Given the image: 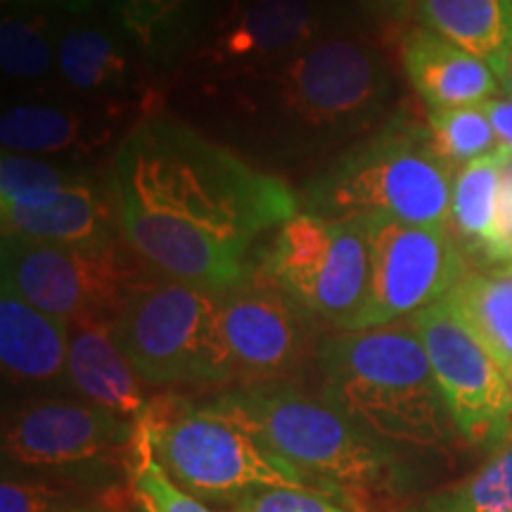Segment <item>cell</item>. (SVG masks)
Wrapping results in <instances>:
<instances>
[{
  "label": "cell",
  "mask_w": 512,
  "mask_h": 512,
  "mask_svg": "<svg viewBox=\"0 0 512 512\" xmlns=\"http://www.w3.org/2000/svg\"><path fill=\"white\" fill-rule=\"evenodd\" d=\"M72 512H95V510H91V508H79V510H72Z\"/></svg>",
  "instance_id": "37"
},
{
  "label": "cell",
  "mask_w": 512,
  "mask_h": 512,
  "mask_svg": "<svg viewBox=\"0 0 512 512\" xmlns=\"http://www.w3.org/2000/svg\"><path fill=\"white\" fill-rule=\"evenodd\" d=\"M128 458H131V496L140 512H214L169 477V472L152 456V448L138 432V425Z\"/></svg>",
  "instance_id": "29"
},
{
  "label": "cell",
  "mask_w": 512,
  "mask_h": 512,
  "mask_svg": "<svg viewBox=\"0 0 512 512\" xmlns=\"http://www.w3.org/2000/svg\"><path fill=\"white\" fill-rule=\"evenodd\" d=\"M325 34L316 0H230L190 55L192 72L235 83L278 67Z\"/></svg>",
  "instance_id": "12"
},
{
  "label": "cell",
  "mask_w": 512,
  "mask_h": 512,
  "mask_svg": "<svg viewBox=\"0 0 512 512\" xmlns=\"http://www.w3.org/2000/svg\"><path fill=\"white\" fill-rule=\"evenodd\" d=\"M57 74L76 93L143 112L150 88L143 79V57L117 27L74 22L57 38Z\"/></svg>",
  "instance_id": "15"
},
{
  "label": "cell",
  "mask_w": 512,
  "mask_h": 512,
  "mask_svg": "<svg viewBox=\"0 0 512 512\" xmlns=\"http://www.w3.org/2000/svg\"><path fill=\"white\" fill-rule=\"evenodd\" d=\"M411 323L458 434L489 451L503 444L512 434V384L501 363L446 299L415 313Z\"/></svg>",
  "instance_id": "10"
},
{
  "label": "cell",
  "mask_w": 512,
  "mask_h": 512,
  "mask_svg": "<svg viewBox=\"0 0 512 512\" xmlns=\"http://www.w3.org/2000/svg\"><path fill=\"white\" fill-rule=\"evenodd\" d=\"M79 508L83 505L74 503V489L67 484L10 475L0 484V512H72Z\"/></svg>",
  "instance_id": "30"
},
{
  "label": "cell",
  "mask_w": 512,
  "mask_h": 512,
  "mask_svg": "<svg viewBox=\"0 0 512 512\" xmlns=\"http://www.w3.org/2000/svg\"><path fill=\"white\" fill-rule=\"evenodd\" d=\"M401 60L430 112L482 105L498 91L489 64L430 29L420 27L403 36Z\"/></svg>",
  "instance_id": "20"
},
{
  "label": "cell",
  "mask_w": 512,
  "mask_h": 512,
  "mask_svg": "<svg viewBox=\"0 0 512 512\" xmlns=\"http://www.w3.org/2000/svg\"><path fill=\"white\" fill-rule=\"evenodd\" d=\"M491 72H494L498 86L508 93V98L512 100V43L508 46V50L498 57V60L491 64Z\"/></svg>",
  "instance_id": "36"
},
{
  "label": "cell",
  "mask_w": 512,
  "mask_h": 512,
  "mask_svg": "<svg viewBox=\"0 0 512 512\" xmlns=\"http://www.w3.org/2000/svg\"><path fill=\"white\" fill-rule=\"evenodd\" d=\"M482 110L489 117L494 133L498 138V147L512 155V100H486L482 102Z\"/></svg>",
  "instance_id": "34"
},
{
  "label": "cell",
  "mask_w": 512,
  "mask_h": 512,
  "mask_svg": "<svg viewBox=\"0 0 512 512\" xmlns=\"http://www.w3.org/2000/svg\"><path fill=\"white\" fill-rule=\"evenodd\" d=\"M256 268L311 318L351 330L366 304L373 271L366 226L299 209L271 235Z\"/></svg>",
  "instance_id": "8"
},
{
  "label": "cell",
  "mask_w": 512,
  "mask_h": 512,
  "mask_svg": "<svg viewBox=\"0 0 512 512\" xmlns=\"http://www.w3.org/2000/svg\"><path fill=\"white\" fill-rule=\"evenodd\" d=\"M72 107L55 102L10 105L0 119V143L5 152L31 157H79L107 145L126 128L124 105Z\"/></svg>",
  "instance_id": "16"
},
{
  "label": "cell",
  "mask_w": 512,
  "mask_h": 512,
  "mask_svg": "<svg viewBox=\"0 0 512 512\" xmlns=\"http://www.w3.org/2000/svg\"><path fill=\"white\" fill-rule=\"evenodd\" d=\"M219 316L235 380L292 382L313 349L311 316L259 268L219 294Z\"/></svg>",
  "instance_id": "13"
},
{
  "label": "cell",
  "mask_w": 512,
  "mask_h": 512,
  "mask_svg": "<svg viewBox=\"0 0 512 512\" xmlns=\"http://www.w3.org/2000/svg\"><path fill=\"white\" fill-rule=\"evenodd\" d=\"M110 332L150 387H216L235 380L219 294L152 271L128 287Z\"/></svg>",
  "instance_id": "6"
},
{
  "label": "cell",
  "mask_w": 512,
  "mask_h": 512,
  "mask_svg": "<svg viewBox=\"0 0 512 512\" xmlns=\"http://www.w3.org/2000/svg\"><path fill=\"white\" fill-rule=\"evenodd\" d=\"M370 242V287L349 332L373 330L441 302L465 275L448 226H413L387 216L361 219Z\"/></svg>",
  "instance_id": "11"
},
{
  "label": "cell",
  "mask_w": 512,
  "mask_h": 512,
  "mask_svg": "<svg viewBox=\"0 0 512 512\" xmlns=\"http://www.w3.org/2000/svg\"><path fill=\"white\" fill-rule=\"evenodd\" d=\"M427 128H430L434 152L451 169L501 150L494 126H491L482 105L430 112V126Z\"/></svg>",
  "instance_id": "28"
},
{
  "label": "cell",
  "mask_w": 512,
  "mask_h": 512,
  "mask_svg": "<svg viewBox=\"0 0 512 512\" xmlns=\"http://www.w3.org/2000/svg\"><path fill=\"white\" fill-rule=\"evenodd\" d=\"M230 86L247 124L285 155L356 143L368 136L392 95L380 50L361 36L332 31L278 67Z\"/></svg>",
  "instance_id": "2"
},
{
  "label": "cell",
  "mask_w": 512,
  "mask_h": 512,
  "mask_svg": "<svg viewBox=\"0 0 512 512\" xmlns=\"http://www.w3.org/2000/svg\"><path fill=\"white\" fill-rule=\"evenodd\" d=\"M510 162V152L498 150L465 164L453 181V226L491 264H498V195Z\"/></svg>",
  "instance_id": "23"
},
{
  "label": "cell",
  "mask_w": 512,
  "mask_h": 512,
  "mask_svg": "<svg viewBox=\"0 0 512 512\" xmlns=\"http://www.w3.org/2000/svg\"><path fill=\"white\" fill-rule=\"evenodd\" d=\"M453 181V169L434 152L430 128L394 114L313 176L299 207L330 221L387 216L413 226H446Z\"/></svg>",
  "instance_id": "5"
},
{
  "label": "cell",
  "mask_w": 512,
  "mask_h": 512,
  "mask_svg": "<svg viewBox=\"0 0 512 512\" xmlns=\"http://www.w3.org/2000/svg\"><path fill=\"white\" fill-rule=\"evenodd\" d=\"M214 401L268 451L297 467L313 491L351 512H396L411 491L413 472L399 448L294 382L242 384Z\"/></svg>",
  "instance_id": "3"
},
{
  "label": "cell",
  "mask_w": 512,
  "mask_h": 512,
  "mask_svg": "<svg viewBox=\"0 0 512 512\" xmlns=\"http://www.w3.org/2000/svg\"><path fill=\"white\" fill-rule=\"evenodd\" d=\"M136 422L83 399L34 396L15 403L3 420V456L24 467L91 465L128 453Z\"/></svg>",
  "instance_id": "14"
},
{
  "label": "cell",
  "mask_w": 512,
  "mask_h": 512,
  "mask_svg": "<svg viewBox=\"0 0 512 512\" xmlns=\"http://www.w3.org/2000/svg\"><path fill=\"white\" fill-rule=\"evenodd\" d=\"M107 183L128 249L152 271L214 294L245 283L256 242L302 209L283 178L166 117L121 138Z\"/></svg>",
  "instance_id": "1"
},
{
  "label": "cell",
  "mask_w": 512,
  "mask_h": 512,
  "mask_svg": "<svg viewBox=\"0 0 512 512\" xmlns=\"http://www.w3.org/2000/svg\"><path fill=\"white\" fill-rule=\"evenodd\" d=\"M136 425L157 463L197 498L233 503L268 486L311 489L297 467L268 451L216 401L200 406L178 394L157 396Z\"/></svg>",
  "instance_id": "7"
},
{
  "label": "cell",
  "mask_w": 512,
  "mask_h": 512,
  "mask_svg": "<svg viewBox=\"0 0 512 512\" xmlns=\"http://www.w3.org/2000/svg\"><path fill=\"white\" fill-rule=\"evenodd\" d=\"M209 0H110L114 27L150 69H169L200 43Z\"/></svg>",
  "instance_id": "21"
},
{
  "label": "cell",
  "mask_w": 512,
  "mask_h": 512,
  "mask_svg": "<svg viewBox=\"0 0 512 512\" xmlns=\"http://www.w3.org/2000/svg\"><path fill=\"white\" fill-rule=\"evenodd\" d=\"M102 5H110V0H3V8L36 10V12H64V15H91Z\"/></svg>",
  "instance_id": "33"
},
{
  "label": "cell",
  "mask_w": 512,
  "mask_h": 512,
  "mask_svg": "<svg viewBox=\"0 0 512 512\" xmlns=\"http://www.w3.org/2000/svg\"><path fill=\"white\" fill-rule=\"evenodd\" d=\"M57 38L48 12L3 8L0 67L15 81H41L57 72Z\"/></svg>",
  "instance_id": "25"
},
{
  "label": "cell",
  "mask_w": 512,
  "mask_h": 512,
  "mask_svg": "<svg viewBox=\"0 0 512 512\" xmlns=\"http://www.w3.org/2000/svg\"><path fill=\"white\" fill-rule=\"evenodd\" d=\"M320 396L384 444L444 451L453 420L413 323L339 330L316 351Z\"/></svg>",
  "instance_id": "4"
},
{
  "label": "cell",
  "mask_w": 512,
  "mask_h": 512,
  "mask_svg": "<svg viewBox=\"0 0 512 512\" xmlns=\"http://www.w3.org/2000/svg\"><path fill=\"white\" fill-rule=\"evenodd\" d=\"M508 380H510V384H512V370H508Z\"/></svg>",
  "instance_id": "38"
},
{
  "label": "cell",
  "mask_w": 512,
  "mask_h": 512,
  "mask_svg": "<svg viewBox=\"0 0 512 512\" xmlns=\"http://www.w3.org/2000/svg\"><path fill=\"white\" fill-rule=\"evenodd\" d=\"M69 323L3 290L0 294V363L5 382L19 389L72 394L67 375Z\"/></svg>",
  "instance_id": "17"
},
{
  "label": "cell",
  "mask_w": 512,
  "mask_h": 512,
  "mask_svg": "<svg viewBox=\"0 0 512 512\" xmlns=\"http://www.w3.org/2000/svg\"><path fill=\"white\" fill-rule=\"evenodd\" d=\"M3 290L50 316L110 323L140 271L124 247H79L3 235Z\"/></svg>",
  "instance_id": "9"
},
{
  "label": "cell",
  "mask_w": 512,
  "mask_h": 512,
  "mask_svg": "<svg viewBox=\"0 0 512 512\" xmlns=\"http://www.w3.org/2000/svg\"><path fill=\"white\" fill-rule=\"evenodd\" d=\"M422 512H512V434L475 475L430 498Z\"/></svg>",
  "instance_id": "27"
},
{
  "label": "cell",
  "mask_w": 512,
  "mask_h": 512,
  "mask_svg": "<svg viewBox=\"0 0 512 512\" xmlns=\"http://www.w3.org/2000/svg\"><path fill=\"white\" fill-rule=\"evenodd\" d=\"M498 264L512 266V162L505 169L498 195Z\"/></svg>",
  "instance_id": "32"
},
{
  "label": "cell",
  "mask_w": 512,
  "mask_h": 512,
  "mask_svg": "<svg viewBox=\"0 0 512 512\" xmlns=\"http://www.w3.org/2000/svg\"><path fill=\"white\" fill-rule=\"evenodd\" d=\"M415 15L489 67L512 43V0H415Z\"/></svg>",
  "instance_id": "22"
},
{
  "label": "cell",
  "mask_w": 512,
  "mask_h": 512,
  "mask_svg": "<svg viewBox=\"0 0 512 512\" xmlns=\"http://www.w3.org/2000/svg\"><path fill=\"white\" fill-rule=\"evenodd\" d=\"M67 375L72 394L131 422L143 418L152 401L105 320L69 323Z\"/></svg>",
  "instance_id": "19"
},
{
  "label": "cell",
  "mask_w": 512,
  "mask_h": 512,
  "mask_svg": "<svg viewBox=\"0 0 512 512\" xmlns=\"http://www.w3.org/2000/svg\"><path fill=\"white\" fill-rule=\"evenodd\" d=\"M370 17L389 24H401L415 12V0H358Z\"/></svg>",
  "instance_id": "35"
},
{
  "label": "cell",
  "mask_w": 512,
  "mask_h": 512,
  "mask_svg": "<svg viewBox=\"0 0 512 512\" xmlns=\"http://www.w3.org/2000/svg\"><path fill=\"white\" fill-rule=\"evenodd\" d=\"M0 216L3 235L79 247H110L124 240L110 183L98 181L88 169L46 207H0Z\"/></svg>",
  "instance_id": "18"
},
{
  "label": "cell",
  "mask_w": 512,
  "mask_h": 512,
  "mask_svg": "<svg viewBox=\"0 0 512 512\" xmlns=\"http://www.w3.org/2000/svg\"><path fill=\"white\" fill-rule=\"evenodd\" d=\"M446 302L505 373L512 370V266L491 273H465Z\"/></svg>",
  "instance_id": "24"
},
{
  "label": "cell",
  "mask_w": 512,
  "mask_h": 512,
  "mask_svg": "<svg viewBox=\"0 0 512 512\" xmlns=\"http://www.w3.org/2000/svg\"><path fill=\"white\" fill-rule=\"evenodd\" d=\"M83 166L46 162L41 157L3 152L0 159V207L41 209L60 197L83 174Z\"/></svg>",
  "instance_id": "26"
},
{
  "label": "cell",
  "mask_w": 512,
  "mask_h": 512,
  "mask_svg": "<svg viewBox=\"0 0 512 512\" xmlns=\"http://www.w3.org/2000/svg\"><path fill=\"white\" fill-rule=\"evenodd\" d=\"M228 512H349L335 498L297 486H268L240 496Z\"/></svg>",
  "instance_id": "31"
}]
</instances>
